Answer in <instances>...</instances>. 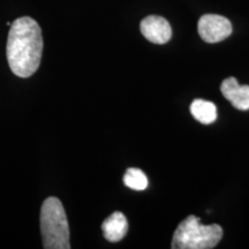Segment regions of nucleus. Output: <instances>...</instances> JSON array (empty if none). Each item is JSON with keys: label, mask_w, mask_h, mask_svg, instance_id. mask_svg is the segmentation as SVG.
<instances>
[{"label": "nucleus", "mask_w": 249, "mask_h": 249, "mask_svg": "<svg viewBox=\"0 0 249 249\" xmlns=\"http://www.w3.org/2000/svg\"><path fill=\"white\" fill-rule=\"evenodd\" d=\"M43 53V36L39 24L29 17L18 18L11 24L6 54L15 75L29 77L38 70Z\"/></svg>", "instance_id": "f257e3e1"}, {"label": "nucleus", "mask_w": 249, "mask_h": 249, "mask_svg": "<svg viewBox=\"0 0 249 249\" xmlns=\"http://www.w3.org/2000/svg\"><path fill=\"white\" fill-rule=\"evenodd\" d=\"M40 231L45 249H70V227L60 200L49 197L40 209Z\"/></svg>", "instance_id": "f03ea898"}, {"label": "nucleus", "mask_w": 249, "mask_h": 249, "mask_svg": "<svg viewBox=\"0 0 249 249\" xmlns=\"http://www.w3.org/2000/svg\"><path fill=\"white\" fill-rule=\"evenodd\" d=\"M223 238V229L217 224L202 225L200 218L188 216L177 227L173 234V249H211Z\"/></svg>", "instance_id": "7ed1b4c3"}, {"label": "nucleus", "mask_w": 249, "mask_h": 249, "mask_svg": "<svg viewBox=\"0 0 249 249\" xmlns=\"http://www.w3.org/2000/svg\"><path fill=\"white\" fill-rule=\"evenodd\" d=\"M198 34L207 43H218L232 34L231 21L217 14H205L198 21Z\"/></svg>", "instance_id": "20e7f679"}, {"label": "nucleus", "mask_w": 249, "mask_h": 249, "mask_svg": "<svg viewBox=\"0 0 249 249\" xmlns=\"http://www.w3.org/2000/svg\"><path fill=\"white\" fill-rule=\"evenodd\" d=\"M142 35L147 38L149 42L155 44H165L172 37V28H171L169 21L158 15H149L143 18L140 24Z\"/></svg>", "instance_id": "39448f33"}, {"label": "nucleus", "mask_w": 249, "mask_h": 249, "mask_svg": "<svg viewBox=\"0 0 249 249\" xmlns=\"http://www.w3.org/2000/svg\"><path fill=\"white\" fill-rule=\"evenodd\" d=\"M220 91L235 108L249 110V86H240L235 77H227L220 86Z\"/></svg>", "instance_id": "423d86ee"}, {"label": "nucleus", "mask_w": 249, "mask_h": 249, "mask_svg": "<svg viewBox=\"0 0 249 249\" xmlns=\"http://www.w3.org/2000/svg\"><path fill=\"white\" fill-rule=\"evenodd\" d=\"M102 231L104 238L110 242H118L127 234L128 222L123 213L117 211L108 216L102 224Z\"/></svg>", "instance_id": "0eeeda50"}, {"label": "nucleus", "mask_w": 249, "mask_h": 249, "mask_svg": "<svg viewBox=\"0 0 249 249\" xmlns=\"http://www.w3.org/2000/svg\"><path fill=\"white\" fill-rule=\"evenodd\" d=\"M191 113L198 123L203 124H210L217 119L216 105L204 99H195L192 103Z\"/></svg>", "instance_id": "6e6552de"}, {"label": "nucleus", "mask_w": 249, "mask_h": 249, "mask_svg": "<svg viewBox=\"0 0 249 249\" xmlns=\"http://www.w3.org/2000/svg\"><path fill=\"white\" fill-rule=\"evenodd\" d=\"M124 183L134 191H144L148 187V178L140 169H128L124 176Z\"/></svg>", "instance_id": "1a4fd4ad"}]
</instances>
